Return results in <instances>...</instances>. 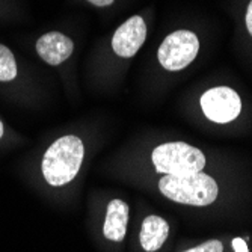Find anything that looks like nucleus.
<instances>
[{
  "instance_id": "obj_1",
  "label": "nucleus",
  "mask_w": 252,
  "mask_h": 252,
  "mask_svg": "<svg viewBox=\"0 0 252 252\" xmlns=\"http://www.w3.org/2000/svg\"><path fill=\"white\" fill-rule=\"evenodd\" d=\"M85 148L77 136H63L55 141L42 158V175L52 186H63L77 175Z\"/></svg>"
},
{
  "instance_id": "obj_2",
  "label": "nucleus",
  "mask_w": 252,
  "mask_h": 252,
  "mask_svg": "<svg viewBox=\"0 0 252 252\" xmlns=\"http://www.w3.org/2000/svg\"><path fill=\"white\" fill-rule=\"evenodd\" d=\"M158 189L171 201L196 207L212 204L219 193L218 183L202 172L192 175H165L158 181Z\"/></svg>"
},
{
  "instance_id": "obj_3",
  "label": "nucleus",
  "mask_w": 252,
  "mask_h": 252,
  "mask_svg": "<svg viewBox=\"0 0 252 252\" xmlns=\"http://www.w3.org/2000/svg\"><path fill=\"white\" fill-rule=\"evenodd\" d=\"M153 163L157 172L166 175H192L205 166V156L201 150L186 142H166L154 148Z\"/></svg>"
},
{
  "instance_id": "obj_4",
  "label": "nucleus",
  "mask_w": 252,
  "mask_h": 252,
  "mask_svg": "<svg viewBox=\"0 0 252 252\" xmlns=\"http://www.w3.org/2000/svg\"><path fill=\"white\" fill-rule=\"evenodd\" d=\"M199 50L198 36L190 31H175L168 35L158 49V61L165 70L180 71L196 58Z\"/></svg>"
},
{
  "instance_id": "obj_5",
  "label": "nucleus",
  "mask_w": 252,
  "mask_h": 252,
  "mask_svg": "<svg viewBox=\"0 0 252 252\" xmlns=\"http://www.w3.org/2000/svg\"><path fill=\"white\" fill-rule=\"evenodd\" d=\"M201 107L204 115L210 121L226 124L239 117L242 101L236 91L226 86H219L205 91L201 97Z\"/></svg>"
},
{
  "instance_id": "obj_6",
  "label": "nucleus",
  "mask_w": 252,
  "mask_h": 252,
  "mask_svg": "<svg viewBox=\"0 0 252 252\" xmlns=\"http://www.w3.org/2000/svg\"><path fill=\"white\" fill-rule=\"evenodd\" d=\"M147 38V26L142 17L133 15L117 29L112 38V47L118 56L131 58L142 47Z\"/></svg>"
},
{
  "instance_id": "obj_7",
  "label": "nucleus",
  "mask_w": 252,
  "mask_h": 252,
  "mask_svg": "<svg viewBox=\"0 0 252 252\" xmlns=\"http://www.w3.org/2000/svg\"><path fill=\"white\" fill-rule=\"evenodd\" d=\"M74 42L61 32H49L36 41V53L49 65H59L73 55Z\"/></svg>"
},
{
  "instance_id": "obj_8",
  "label": "nucleus",
  "mask_w": 252,
  "mask_h": 252,
  "mask_svg": "<svg viewBox=\"0 0 252 252\" xmlns=\"http://www.w3.org/2000/svg\"><path fill=\"white\" fill-rule=\"evenodd\" d=\"M128 223V205L121 199H112L107 205L103 226L104 237L112 242H123Z\"/></svg>"
},
{
  "instance_id": "obj_9",
  "label": "nucleus",
  "mask_w": 252,
  "mask_h": 252,
  "mask_svg": "<svg viewBox=\"0 0 252 252\" xmlns=\"http://www.w3.org/2000/svg\"><path fill=\"white\" fill-rule=\"evenodd\" d=\"M169 236V225L168 222L156 215L145 218L141 228V245L147 252H156L163 246Z\"/></svg>"
},
{
  "instance_id": "obj_10",
  "label": "nucleus",
  "mask_w": 252,
  "mask_h": 252,
  "mask_svg": "<svg viewBox=\"0 0 252 252\" xmlns=\"http://www.w3.org/2000/svg\"><path fill=\"white\" fill-rule=\"evenodd\" d=\"M17 76V63L12 52L0 44V82H9Z\"/></svg>"
},
{
  "instance_id": "obj_11",
  "label": "nucleus",
  "mask_w": 252,
  "mask_h": 252,
  "mask_svg": "<svg viewBox=\"0 0 252 252\" xmlns=\"http://www.w3.org/2000/svg\"><path fill=\"white\" fill-rule=\"evenodd\" d=\"M222 251H223V246L219 240H209L196 248L188 249L185 252H222Z\"/></svg>"
},
{
  "instance_id": "obj_12",
  "label": "nucleus",
  "mask_w": 252,
  "mask_h": 252,
  "mask_svg": "<svg viewBox=\"0 0 252 252\" xmlns=\"http://www.w3.org/2000/svg\"><path fill=\"white\" fill-rule=\"evenodd\" d=\"M233 246H234V251H236V252H248L246 242L242 240V239H234V240H233Z\"/></svg>"
},
{
  "instance_id": "obj_13",
  "label": "nucleus",
  "mask_w": 252,
  "mask_h": 252,
  "mask_svg": "<svg viewBox=\"0 0 252 252\" xmlns=\"http://www.w3.org/2000/svg\"><path fill=\"white\" fill-rule=\"evenodd\" d=\"M246 26H248V31L252 36V0L248 6V12H246Z\"/></svg>"
},
{
  "instance_id": "obj_14",
  "label": "nucleus",
  "mask_w": 252,
  "mask_h": 252,
  "mask_svg": "<svg viewBox=\"0 0 252 252\" xmlns=\"http://www.w3.org/2000/svg\"><path fill=\"white\" fill-rule=\"evenodd\" d=\"M88 2L95 6H109L113 3V0H88Z\"/></svg>"
},
{
  "instance_id": "obj_15",
  "label": "nucleus",
  "mask_w": 252,
  "mask_h": 252,
  "mask_svg": "<svg viewBox=\"0 0 252 252\" xmlns=\"http://www.w3.org/2000/svg\"><path fill=\"white\" fill-rule=\"evenodd\" d=\"M3 136V124H2V121H0V137Z\"/></svg>"
}]
</instances>
